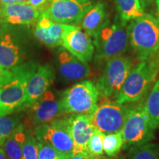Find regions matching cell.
Returning <instances> with one entry per match:
<instances>
[{"instance_id": "cell-1", "label": "cell", "mask_w": 159, "mask_h": 159, "mask_svg": "<svg viewBox=\"0 0 159 159\" xmlns=\"http://www.w3.org/2000/svg\"><path fill=\"white\" fill-rule=\"evenodd\" d=\"M159 77V56L142 61L132 67L115 98L119 104L136 102L147 94Z\"/></svg>"}, {"instance_id": "cell-2", "label": "cell", "mask_w": 159, "mask_h": 159, "mask_svg": "<svg viewBox=\"0 0 159 159\" xmlns=\"http://www.w3.org/2000/svg\"><path fill=\"white\" fill-rule=\"evenodd\" d=\"M129 43L141 61L159 56V22L149 13L128 25Z\"/></svg>"}, {"instance_id": "cell-3", "label": "cell", "mask_w": 159, "mask_h": 159, "mask_svg": "<svg viewBox=\"0 0 159 159\" xmlns=\"http://www.w3.org/2000/svg\"><path fill=\"white\" fill-rule=\"evenodd\" d=\"M38 66L34 61H27L11 69L12 80L0 87V116L11 114L25 105L27 81Z\"/></svg>"}, {"instance_id": "cell-4", "label": "cell", "mask_w": 159, "mask_h": 159, "mask_svg": "<svg viewBox=\"0 0 159 159\" xmlns=\"http://www.w3.org/2000/svg\"><path fill=\"white\" fill-rule=\"evenodd\" d=\"M126 21L115 16L94 38L96 55L99 59L108 60L124 55L128 49L129 35Z\"/></svg>"}, {"instance_id": "cell-5", "label": "cell", "mask_w": 159, "mask_h": 159, "mask_svg": "<svg viewBox=\"0 0 159 159\" xmlns=\"http://www.w3.org/2000/svg\"><path fill=\"white\" fill-rule=\"evenodd\" d=\"M28 39L20 26L0 25V65L11 69L25 62Z\"/></svg>"}, {"instance_id": "cell-6", "label": "cell", "mask_w": 159, "mask_h": 159, "mask_svg": "<svg viewBox=\"0 0 159 159\" xmlns=\"http://www.w3.org/2000/svg\"><path fill=\"white\" fill-rule=\"evenodd\" d=\"M155 130L150 124L144 102L130 106L121 130L123 148H134L150 142L154 139Z\"/></svg>"}, {"instance_id": "cell-7", "label": "cell", "mask_w": 159, "mask_h": 159, "mask_svg": "<svg viewBox=\"0 0 159 159\" xmlns=\"http://www.w3.org/2000/svg\"><path fill=\"white\" fill-rule=\"evenodd\" d=\"M99 95L94 83L84 80L66 89L60 102L64 114L91 115L98 106Z\"/></svg>"}, {"instance_id": "cell-8", "label": "cell", "mask_w": 159, "mask_h": 159, "mask_svg": "<svg viewBox=\"0 0 159 159\" xmlns=\"http://www.w3.org/2000/svg\"><path fill=\"white\" fill-rule=\"evenodd\" d=\"M35 136L40 143L56 149L69 159L73 156L74 144L69 117L57 118L37 125Z\"/></svg>"}, {"instance_id": "cell-9", "label": "cell", "mask_w": 159, "mask_h": 159, "mask_svg": "<svg viewBox=\"0 0 159 159\" xmlns=\"http://www.w3.org/2000/svg\"><path fill=\"white\" fill-rule=\"evenodd\" d=\"M132 67L133 61L130 57L123 55L107 60L96 85L99 94L105 97L116 96Z\"/></svg>"}, {"instance_id": "cell-10", "label": "cell", "mask_w": 159, "mask_h": 159, "mask_svg": "<svg viewBox=\"0 0 159 159\" xmlns=\"http://www.w3.org/2000/svg\"><path fill=\"white\" fill-rule=\"evenodd\" d=\"M95 3V0H47L41 13L57 23L78 25Z\"/></svg>"}, {"instance_id": "cell-11", "label": "cell", "mask_w": 159, "mask_h": 159, "mask_svg": "<svg viewBox=\"0 0 159 159\" xmlns=\"http://www.w3.org/2000/svg\"><path fill=\"white\" fill-rule=\"evenodd\" d=\"M130 106L116 102L105 101L91 114L94 127L105 134L122 130Z\"/></svg>"}, {"instance_id": "cell-12", "label": "cell", "mask_w": 159, "mask_h": 159, "mask_svg": "<svg viewBox=\"0 0 159 159\" xmlns=\"http://www.w3.org/2000/svg\"><path fill=\"white\" fill-rule=\"evenodd\" d=\"M61 47L77 58L88 63L92 60L94 45L91 37L78 25L64 24Z\"/></svg>"}, {"instance_id": "cell-13", "label": "cell", "mask_w": 159, "mask_h": 159, "mask_svg": "<svg viewBox=\"0 0 159 159\" xmlns=\"http://www.w3.org/2000/svg\"><path fill=\"white\" fill-rule=\"evenodd\" d=\"M27 108H30V117L35 125L49 122L64 114L60 99L57 100L52 91L49 90Z\"/></svg>"}, {"instance_id": "cell-14", "label": "cell", "mask_w": 159, "mask_h": 159, "mask_svg": "<svg viewBox=\"0 0 159 159\" xmlns=\"http://www.w3.org/2000/svg\"><path fill=\"white\" fill-rule=\"evenodd\" d=\"M41 13V9L27 3L14 2L2 6L0 25L29 26L37 21Z\"/></svg>"}, {"instance_id": "cell-15", "label": "cell", "mask_w": 159, "mask_h": 159, "mask_svg": "<svg viewBox=\"0 0 159 159\" xmlns=\"http://www.w3.org/2000/svg\"><path fill=\"white\" fill-rule=\"evenodd\" d=\"M55 61L60 75L69 80H77L90 76L91 70L88 63L71 55L63 47L55 53Z\"/></svg>"}, {"instance_id": "cell-16", "label": "cell", "mask_w": 159, "mask_h": 159, "mask_svg": "<svg viewBox=\"0 0 159 159\" xmlns=\"http://www.w3.org/2000/svg\"><path fill=\"white\" fill-rule=\"evenodd\" d=\"M55 80V72L49 64L39 65L27 81L25 107H28L39 98Z\"/></svg>"}, {"instance_id": "cell-17", "label": "cell", "mask_w": 159, "mask_h": 159, "mask_svg": "<svg viewBox=\"0 0 159 159\" xmlns=\"http://www.w3.org/2000/svg\"><path fill=\"white\" fill-rule=\"evenodd\" d=\"M74 144L73 156L87 151V146L95 127L89 114H73L69 117Z\"/></svg>"}, {"instance_id": "cell-18", "label": "cell", "mask_w": 159, "mask_h": 159, "mask_svg": "<svg viewBox=\"0 0 159 159\" xmlns=\"http://www.w3.org/2000/svg\"><path fill=\"white\" fill-rule=\"evenodd\" d=\"M63 32L64 24L53 21L43 13H41L35 22V37L49 48L61 46Z\"/></svg>"}, {"instance_id": "cell-19", "label": "cell", "mask_w": 159, "mask_h": 159, "mask_svg": "<svg viewBox=\"0 0 159 159\" xmlns=\"http://www.w3.org/2000/svg\"><path fill=\"white\" fill-rule=\"evenodd\" d=\"M109 21L110 19L106 5L102 2H97L85 13L80 25L83 30L94 39Z\"/></svg>"}, {"instance_id": "cell-20", "label": "cell", "mask_w": 159, "mask_h": 159, "mask_svg": "<svg viewBox=\"0 0 159 159\" xmlns=\"http://www.w3.org/2000/svg\"><path fill=\"white\" fill-rule=\"evenodd\" d=\"M25 125L19 123L11 132L3 144L8 159H22V148L26 139Z\"/></svg>"}, {"instance_id": "cell-21", "label": "cell", "mask_w": 159, "mask_h": 159, "mask_svg": "<svg viewBox=\"0 0 159 159\" xmlns=\"http://www.w3.org/2000/svg\"><path fill=\"white\" fill-rule=\"evenodd\" d=\"M144 103L150 124L156 130L159 128V77L151 88Z\"/></svg>"}, {"instance_id": "cell-22", "label": "cell", "mask_w": 159, "mask_h": 159, "mask_svg": "<svg viewBox=\"0 0 159 159\" xmlns=\"http://www.w3.org/2000/svg\"><path fill=\"white\" fill-rule=\"evenodd\" d=\"M118 15L123 21L128 22L144 15V11L138 0H114Z\"/></svg>"}, {"instance_id": "cell-23", "label": "cell", "mask_w": 159, "mask_h": 159, "mask_svg": "<svg viewBox=\"0 0 159 159\" xmlns=\"http://www.w3.org/2000/svg\"><path fill=\"white\" fill-rule=\"evenodd\" d=\"M129 159H159V144L147 143L130 148Z\"/></svg>"}, {"instance_id": "cell-24", "label": "cell", "mask_w": 159, "mask_h": 159, "mask_svg": "<svg viewBox=\"0 0 159 159\" xmlns=\"http://www.w3.org/2000/svg\"><path fill=\"white\" fill-rule=\"evenodd\" d=\"M123 143L122 131L105 134L103 139V150L108 157H115L122 149Z\"/></svg>"}, {"instance_id": "cell-25", "label": "cell", "mask_w": 159, "mask_h": 159, "mask_svg": "<svg viewBox=\"0 0 159 159\" xmlns=\"http://www.w3.org/2000/svg\"><path fill=\"white\" fill-rule=\"evenodd\" d=\"M40 143L30 130H27L22 148V159H38Z\"/></svg>"}, {"instance_id": "cell-26", "label": "cell", "mask_w": 159, "mask_h": 159, "mask_svg": "<svg viewBox=\"0 0 159 159\" xmlns=\"http://www.w3.org/2000/svg\"><path fill=\"white\" fill-rule=\"evenodd\" d=\"M105 134L95 128L87 146V152L91 156L100 158L102 156L103 152V139Z\"/></svg>"}, {"instance_id": "cell-27", "label": "cell", "mask_w": 159, "mask_h": 159, "mask_svg": "<svg viewBox=\"0 0 159 159\" xmlns=\"http://www.w3.org/2000/svg\"><path fill=\"white\" fill-rule=\"evenodd\" d=\"M19 123L18 116H0V147L3 146L6 139Z\"/></svg>"}, {"instance_id": "cell-28", "label": "cell", "mask_w": 159, "mask_h": 159, "mask_svg": "<svg viewBox=\"0 0 159 159\" xmlns=\"http://www.w3.org/2000/svg\"><path fill=\"white\" fill-rule=\"evenodd\" d=\"M40 143V142H39ZM38 159H69L56 149L47 144L40 143Z\"/></svg>"}, {"instance_id": "cell-29", "label": "cell", "mask_w": 159, "mask_h": 159, "mask_svg": "<svg viewBox=\"0 0 159 159\" xmlns=\"http://www.w3.org/2000/svg\"><path fill=\"white\" fill-rule=\"evenodd\" d=\"M13 77L11 69H6L0 65V87L8 83Z\"/></svg>"}, {"instance_id": "cell-30", "label": "cell", "mask_w": 159, "mask_h": 159, "mask_svg": "<svg viewBox=\"0 0 159 159\" xmlns=\"http://www.w3.org/2000/svg\"><path fill=\"white\" fill-rule=\"evenodd\" d=\"M71 159H100V158H97V157L91 156L87 151H84V152H80L74 155Z\"/></svg>"}, {"instance_id": "cell-31", "label": "cell", "mask_w": 159, "mask_h": 159, "mask_svg": "<svg viewBox=\"0 0 159 159\" xmlns=\"http://www.w3.org/2000/svg\"><path fill=\"white\" fill-rule=\"evenodd\" d=\"M47 0H28L27 2V4H29L33 7H36V8L41 9V11L44 7V5L47 3Z\"/></svg>"}, {"instance_id": "cell-32", "label": "cell", "mask_w": 159, "mask_h": 159, "mask_svg": "<svg viewBox=\"0 0 159 159\" xmlns=\"http://www.w3.org/2000/svg\"><path fill=\"white\" fill-rule=\"evenodd\" d=\"M138 1L139 4H140L141 7H142V9L144 10V11L147 7H148V6L152 2V0H138Z\"/></svg>"}, {"instance_id": "cell-33", "label": "cell", "mask_w": 159, "mask_h": 159, "mask_svg": "<svg viewBox=\"0 0 159 159\" xmlns=\"http://www.w3.org/2000/svg\"><path fill=\"white\" fill-rule=\"evenodd\" d=\"M16 2V0H0V3H1L2 6L10 5V4Z\"/></svg>"}, {"instance_id": "cell-34", "label": "cell", "mask_w": 159, "mask_h": 159, "mask_svg": "<svg viewBox=\"0 0 159 159\" xmlns=\"http://www.w3.org/2000/svg\"><path fill=\"white\" fill-rule=\"evenodd\" d=\"M0 159H8L5 150L3 148H2V147H0Z\"/></svg>"}, {"instance_id": "cell-35", "label": "cell", "mask_w": 159, "mask_h": 159, "mask_svg": "<svg viewBox=\"0 0 159 159\" xmlns=\"http://www.w3.org/2000/svg\"><path fill=\"white\" fill-rule=\"evenodd\" d=\"M156 7H157V15H158V21L159 22V0H156Z\"/></svg>"}, {"instance_id": "cell-36", "label": "cell", "mask_w": 159, "mask_h": 159, "mask_svg": "<svg viewBox=\"0 0 159 159\" xmlns=\"http://www.w3.org/2000/svg\"><path fill=\"white\" fill-rule=\"evenodd\" d=\"M28 0H16V2H21V3H26Z\"/></svg>"}, {"instance_id": "cell-37", "label": "cell", "mask_w": 159, "mask_h": 159, "mask_svg": "<svg viewBox=\"0 0 159 159\" xmlns=\"http://www.w3.org/2000/svg\"><path fill=\"white\" fill-rule=\"evenodd\" d=\"M1 13H2V5L0 3V16H1Z\"/></svg>"}]
</instances>
